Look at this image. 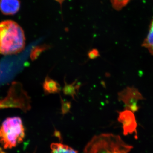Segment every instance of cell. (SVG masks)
<instances>
[{"label":"cell","mask_w":153,"mask_h":153,"mask_svg":"<svg viewBox=\"0 0 153 153\" xmlns=\"http://www.w3.org/2000/svg\"><path fill=\"white\" fill-rule=\"evenodd\" d=\"M55 1L59 3L60 4V7H62V4H63V1H66V0H55Z\"/></svg>","instance_id":"15"},{"label":"cell","mask_w":153,"mask_h":153,"mask_svg":"<svg viewBox=\"0 0 153 153\" xmlns=\"http://www.w3.org/2000/svg\"><path fill=\"white\" fill-rule=\"evenodd\" d=\"M118 120L122 124L124 135L134 134L135 139H137V124L133 112L126 109L119 112Z\"/></svg>","instance_id":"6"},{"label":"cell","mask_w":153,"mask_h":153,"mask_svg":"<svg viewBox=\"0 0 153 153\" xmlns=\"http://www.w3.org/2000/svg\"><path fill=\"white\" fill-rule=\"evenodd\" d=\"M43 87L44 93L46 94L59 93L61 91L60 84L57 81L51 79L48 75L45 77Z\"/></svg>","instance_id":"8"},{"label":"cell","mask_w":153,"mask_h":153,"mask_svg":"<svg viewBox=\"0 0 153 153\" xmlns=\"http://www.w3.org/2000/svg\"><path fill=\"white\" fill-rule=\"evenodd\" d=\"M24 30L16 22L7 20L0 22V54L16 55L25 48Z\"/></svg>","instance_id":"1"},{"label":"cell","mask_w":153,"mask_h":153,"mask_svg":"<svg viewBox=\"0 0 153 153\" xmlns=\"http://www.w3.org/2000/svg\"><path fill=\"white\" fill-rule=\"evenodd\" d=\"M88 58L90 59H94L100 56L99 52L96 49H93L89 51L88 54Z\"/></svg>","instance_id":"14"},{"label":"cell","mask_w":153,"mask_h":153,"mask_svg":"<svg viewBox=\"0 0 153 153\" xmlns=\"http://www.w3.org/2000/svg\"><path fill=\"white\" fill-rule=\"evenodd\" d=\"M143 46L147 49L151 54L153 55V20L151 23L147 38L143 43Z\"/></svg>","instance_id":"11"},{"label":"cell","mask_w":153,"mask_h":153,"mask_svg":"<svg viewBox=\"0 0 153 153\" xmlns=\"http://www.w3.org/2000/svg\"><path fill=\"white\" fill-rule=\"evenodd\" d=\"M64 85L63 88V92L65 95L70 96L75 100V97L77 96V92L79 90L81 84L80 82L75 80L71 84H67L65 79H64Z\"/></svg>","instance_id":"9"},{"label":"cell","mask_w":153,"mask_h":153,"mask_svg":"<svg viewBox=\"0 0 153 153\" xmlns=\"http://www.w3.org/2000/svg\"><path fill=\"white\" fill-rule=\"evenodd\" d=\"M119 99L124 102L126 109L135 112L139 108L137 103L143 99L139 91L134 87H128L118 93Z\"/></svg>","instance_id":"5"},{"label":"cell","mask_w":153,"mask_h":153,"mask_svg":"<svg viewBox=\"0 0 153 153\" xmlns=\"http://www.w3.org/2000/svg\"><path fill=\"white\" fill-rule=\"evenodd\" d=\"M18 108L25 112L31 108V100L21 83L12 82L7 96L0 100V109Z\"/></svg>","instance_id":"4"},{"label":"cell","mask_w":153,"mask_h":153,"mask_svg":"<svg viewBox=\"0 0 153 153\" xmlns=\"http://www.w3.org/2000/svg\"><path fill=\"white\" fill-rule=\"evenodd\" d=\"M60 98L61 104V113L63 115H64L70 112L71 106V102L63 100L60 96Z\"/></svg>","instance_id":"13"},{"label":"cell","mask_w":153,"mask_h":153,"mask_svg":"<svg viewBox=\"0 0 153 153\" xmlns=\"http://www.w3.org/2000/svg\"><path fill=\"white\" fill-rule=\"evenodd\" d=\"M50 148L51 153H78L77 151L67 145L59 143H52Z\"/></svg>","instance_id":"10"},{"label":"cell","mask_w":153,"mask_h":153,"mask_svg":"<svg viewBox=\"0 0 153 153\" xmlns=\"http://www.w3.org/2000/svg\"><path fill=\"white\" fill-rule=\"evenodd\" d=\"M25 136V128L21 118H8L0 127V143L4 149L16 146L22 142Z\"/></svg>","instance_id":"3"},{"label":"cell","mask_w":153,"mask_h":153,"mask_svg":"<svg viewBox=\"0 0 153 153\" xmlns=\"http://www.w3.org/2000/svg\"><path fill=\"white\" fill-rule=\"evenodd\" d=\"M21 7L19 0H0V11L4 15L16 14Z\"/></svg>","instance_id":"7"},{"label":"cell","mask_w":153,"mask_h":153,"mask_svg":"<svg viewBox=\"0 0 153 153\" xmlns=\"http://www.w3.org/2000/svg\"><path fill=\"white\" fill-rule=\"evenodd\" d=\"M133 148L120 136L102 134L92 138L85 146L84 153H129Z\"/></svg>","instance_id":"2"},{"label":"cell","mask_w":153,"mask_h":153,"mask_svg":"<svg viewBox=\"0 0 153 153\" xmlns=\"http://www.w3.org/2000/svg\"><path fill=\"white\" fill-rule=\"evenodd\" d=\"M51 48V46L48 44H43L34 47L31 51L30 58L32 61L36 60L42 52Z\"/></svg>","instance_id":"12"}]
</instances>
